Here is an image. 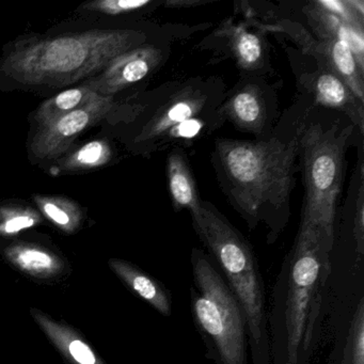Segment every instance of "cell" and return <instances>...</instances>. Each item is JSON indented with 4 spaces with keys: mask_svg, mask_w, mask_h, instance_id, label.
I'll return each mask as SVG.
<instances>
[{
    "mask_svg": "<svg viewBox=\"0 0 364 364\" xmlns=\"http://www.w3.org/2000/svg\"><path fill=\"white\" fill-rule=\"evenodd\" d=\"M151 0H101L84 6L86 11L116 16L139 11L152 5Z\"/></svg>",
    "mask_w": 364,
    "mask_h": 364,
    "instance_id": "d4e9b609",
    "label": "cell"
},
{
    "mask_svg": "<svg viewBox=\"0 0 364 364\" xmlns=\"http://www.w3.org/2000/svg\"><path fill=\"white\" fill-rule=\"evenodd\" d=\"M167 185L174 210H198L202 200L198 193L195 178L188 161L181 148H174L167 159Z\"/></svg>",
    "mask_w": 364,
    "mask_h": 364,
    "instance_id": "e0dca14e",
    "label": "cell"
},
{
    "mask_svg": "<svg viewBox=\"0 0 364 364\" xmlns=\"http://www.w3.org/2000/svg\"><path fill=\"white\" fill-rule=\"evenodd\" d=\"M208 1L204 0H167L164 6L170 9H188V8L199 7L205 5Z\"/></svg>",
    "mask_w": 364,
    "mask_h": 364,
    "instance_id": "4316f807",
    "label": "cell"
},
{
    "mask_svg": "<svg viewBox=\"0 0 364 364\" xmlns=\"http://www.w3.org/2000/svg\"><path fill=\"white\" fill-rule=\"evenodd\" d=\"M4 255L20 272L40 280L57 278L65 269V261L58 255L37 244L16 242L8 246Z\"/></svg>",
    "mask_w": 364,
    "mask_h": 364,
    "instance_id": "9a60e30c",
    "label": "cell"
},
{
    "mask_svg": "<svg viewBox=\"0 0 364 364\" xmlns=\"http://www.w3.org/2000/svg\"><path fill=\"white\" fill-rule=\"evenodd\" d=\"M36 323L69 364H106L71 326L56 321L39 309H31Z\"/></svg>",
    "mask_w": 364,
    "mask_h": 364,
    "instance_id": "4fadbf2b",
    "label": "cell"
},
{
    "mask_svg": "<svg viewBox=\"0 0 364 364\" xmlns=\"http://www.w3.org/2000/svg\"><path fill=\"white\" fill-rule=\"evenodd\" d=\"M191 216L246 317L253 364H270L265 289L252 247L210 202L202 200Z\"/></svg>",
    "mask_w": 364,
    "mask_h": 364,
    "instance_id": "3957f363",
    "label": "cell"
},
{
    "mask_svg": "<svg viewBox=\"0 0 364 364\" xmlns=\"http://www.w3.org/2000/svg\"><path fill=\"white\" fill-rule=\"evenodd\" d=\"M342 364H364V300L360 299L353 314Z\"/></svg>",
    "mask_w": 364,
    "mask_h": 364,
    "instance_id": "7402d4cb",
    "label": "cell"
},
{
    "mask_svg": "<svg viewBox=\"0 0 364 364\" xmlns=\"http://www.w3.org/2000/svg\"><path fill=\"white\" fill-rule=\"evenodd\" d=\"M112 148L105 140H92L61 161L65 171H84L105 165L112 159Z\"/></svg>",
    "mask_w": 364,
    "mask_h": 364,
    "instance_id": "44dd1931",
    "label": "cell"
},
{
    "mask_svg": "<svg viewBox=\"0 0 364 364\" xmlns=\"http://www.w3.org/2000/svg\"><path fill=\"white\" fill-rule=\"evenodd\" d=\"M191 265V313L208 355L217 364H248V330L237 299L203 251L193 249Z\"/></svg>",
    "mask_w": 364,
    "mask_h": 364,
    "instance_id": "8992f818",
    "label": "cell"
},
{
    "mask_svg": "<svg viewBox=\"0 0 364 364\" xmlns=\"http://www.w3.org/2000/svg\"><path fill=\"white\" fill-rule=\"evenodd\" d=\"M330 253L312 228L300 225L287 269L285 364H297L300 349L308 347L321 291L330 274Z\"/></svg>",
    "mask_w": 364,
    "mask_h": 364,
    "instance_id": "52a82bcc",
    "label": "cell"
},
{
    "mask_svg": "<svg viewBox=\"0 0 364 364\" xmlns=\"http://www.w3.org/2000/svg\"><path fill=\"white\" fill-rule=\"evenodd\" d=\"M220 114L236 129L257 136L264 133L268 120L265 97L255 85H245L227 97Z\"/></svg>",
    "mask_w": 364,
    "mask_h": 364,
    "instance_id": "7c38bea8",
    "label": "cell"
},
{
    "mask_svg": "<svg viewBox=\"0 0 364 364\" xmlns=\"http://www.w3.org/2000/svg\"><path fill=\"white\" fill-rule=\"evenodd\" d=\"M164 59L163 50L144 44L114 59L97 78L86 85L100 95L112 97L144 80L163 63Z\"/></svg>",
    "mask_w": 364,
    "mask_h": 364,
    "instance_id": "9c48e42d",
    "label": "cell"
},
{
    "mask_svg": "<svg viewBox=\"0 0 364 364\" xmlns=\"http://www.w3.org/2000/svg\"><path fill=\"white\" fill-rule=\"evenodd\" d=\"M353 236L355 240V249L361 257L364 253V193L363 186H360L358 200L355 202V225Z\"/></svg>",
    "mask_w": 364,
    "mask_h": 364,
    "instance_id": "484cf974",
    "label": "cell"
},
{
    "mask_svg": "<svg viewBox=\"0 0 364 364\" xmlns=\"http://www.w3.org/2000/svg\"><path fill=\"white\" fill-rule=\"evenodd\" d=\"M353 124L309 121L300 127L299 156L304 173V200L301 225L312 228L326 249L333 246L336 203L342 188L345 149Z\"/></svg>",
    "mask_w": 364,
    "mask_h": 364,
    "instance_id": "5b68a950",
    "label": "cell"
},
{
    "mask_svg": "<svg viewBox=\"0 0 364 364\" xmlns=\"http://www.w3.org/2000/svg\"><path fill=\"white\" fill-rule=\"evenodd\" d=\"M304 50L312 55L318 65L338 76L364 103V71L360 69L350 48L338 40H313L304 38Z\"/></svg>",
    "mask_w": 364,
    "mask_h": 364,
    "instance_id": "8fae6325",
    "label": "cell"
},
{
    "mask_svg": "<svg viewBox=\"0 0 364 364\" xmlns=\"http://www.w3.org/2000/svg\"><path fill=\"white\" fill-rule=\"evenodd\" d=\"M40 223V216L31 208H8L0 213V235L14 236Z\"/></svg>",
    "mask_w": 364,
    "mask_h": 364,
    "instance_id": "603a6c76",
    "label": "cell"
},
{
    "mask_svg": "<svg viewBox=\"0 0 364 364\" xmlns=\"http://www.w3.org/2000/svg\"><path fill=\"white\" fill-rule=\"evenodd\" d=\"M133 29H95L21 42L1 70L21 86L60 88L99 75L121 55L144 46Z\"/></svg>",
    "mask_w": 364,
    "mask_h": 364,
    "instance_id": "7a4b0ae2",
    "label": "cell"
},
{
    "mask_svg": "<svg viewBox=\"0 0 364 364\" xmlns=\"http://www.w3.org/2000/svg\"><path fill=\"white\" fill-rule=\"evenodd\" d=\"M97 97H100L99 93L85 84L80 87L68 89L46 100L38 107L33 116V122L35 123L36 129L74 110L84 107Z\"/></svg>",
    "mask_w": 364,
    "mask_h": 364,
    "instance_id": "d6986e66",
    "label": "cell"
},
{
    "mask_svg": "<svg viewBox=\"0 0 364 364\" xmlns=\"http://www.w3.org/2000/svg\"><path fill=\"white\" fill-rule=\"evenodd\" d=\"M298 85L314 97L315 103L344 114L351 124L363 132V102L338 76L318 65L316 71L299 77Z\"/></svg>",
    "mask_w": 364,
    "mask_h": 364,
    "instance_id": "30bf717a",
    "label": "cell"
},
{
    "mask_svg": "<svg viewBox=\"0 0 364 364\" xmlns=\"http://www.w3.org/2000/svg\"><path fill=\"white\" fill-rule=\"evenodd\" d=\"M315 4L346 24L363 28V0H315Z\"/></svg>",
    "mask_w": 364,
    "mask_h": 364,
    "instance_id": "cb8c5ba5",
    "label": "cell"
},
{
    "mask_svg": "<svg viewBox=\"0 0 364 364\" xmlns=\"http://www.w3.org/2000/svg\"><path fill=\"white\" fill-rule=\"evenodd\" d=\"M228 93L218 77H193L164 86L142 112L133 144L152 154L178 142L193 141L223 125L220 107Z\"/></svg>",
    "mask_w": 364,
    "mask_h": 364,
    "instance_id": "277c9868",
    "label": "cell"
},
{
    "mask_svg": "<svg viewBox=\"0 0 364 364\" xmlns=\"http://www.w3.org/2000/svg\"><path fill=\"white\" fill-rule=\"evenodd\" d=\"M220 37L227 39L230 53L240 69L250 72L261 69L264 48L259 35L249 31L245 25L238 24L223 27Z\"/></svg>",
    "mask_w": 364,
    "mask_h": 364,
    "instance_id": "ac0fdd59",
    "label": "cell"
},
{
    "mask_svg": "<svg viewBox=\"0 0 364 364\" xmlns=\"http://www.w3.org/2000/svg\"><path fill=\"white\" fill-rule=\"evenodd\" d=\"M309 26L318 40L344 42L355 56L360 69L364 71V29L346 24L336 16L311 1L304 8Z\"/></svg>",
    "mask_w": 364,
    "mask_h": 364,
    "instance_id": "5bb4252c",
    "label": "cell"
},
{
    "mask_svg": "<svg viewBox=\"0 0 364 364\" xmlns=\"http://www.w3.org/2000/svg\"><path fill=\"white\" fill-rule=\"evenodd\" d=\"M108 264L116 276L138 297L164 316L171 315V296L161 282L124 259H110Z\"/></svg>",
    "mask_w": 364,
    "mask_h": 364,
    "instance_id": "2e32d148",
    "label": "cell"
},
{
    "mask_svg": "<svg viewBox=\"0 0 364 364\" xmlns=\"http://www.w3.org/2000/svg\"><path fill=\"white\" fill-rule=\"evenodd\" d=\"M299 134L297 129L289 138L215 141L213 161L221 188L251 229L265 223L278 234L287 223Z\"/></svg>",
    "mask_w": 364,
    "mask_h": 364,
    "instance_id": "6da1fadb",
    "label": "cell"
},
{
    "mask_svg": "<svg viewBox=\"0 0 364 364\" xmlns=\"http://www.w3.org/2000/svg\"><path fill=\"white\" fill-rule=\"evenodd\" d=\"M114 105L112 97L100 95L84 107L39 127L29 144V151L38 159H60L85 131L103 120Z\"/></svg>",
    "mask_w": 364,
    "mask_h": 364,
    "instance_id": "ba28073f",
    "label": "cell"
},
{
    "mask_svg": "<svg viewBox=\"0 0 364 364\" xmlns=\"http://www.w3.org/2000/svg\"><path fill=\"white\" fill-rule=\"evenodd\" d=\"M44 216L65 233H74L82 225V213L77 204L63 197L35 198Z\"/></svg>",
    "mask_w": 364,
    "mask_h": 364,
    "instance_id": "ffe728a7",
    "label": "cell"
}]
</instances>
